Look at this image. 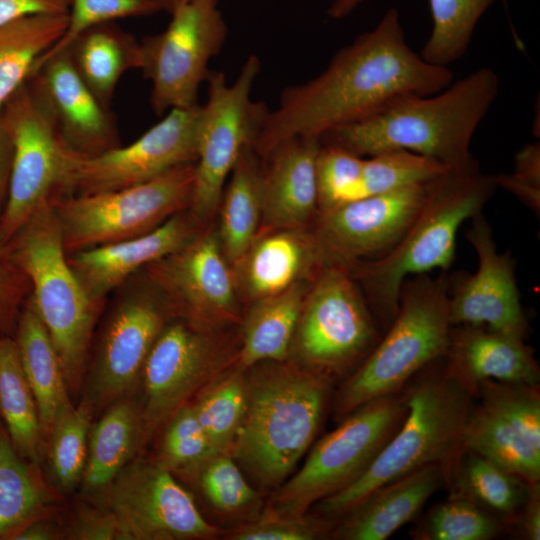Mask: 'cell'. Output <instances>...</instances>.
Wrapping results in <instances>:
<instances>
[{
  "mask_svg": "<svg viewBox=\"0 0 540 540\" xmlns=\"http://www.w3.org/2000/svg\"><path fill=\"white\" fill-rule=\"evenodd\" d=\"M109 296L94 332L80 395L94 417L115 401L138 393L148 354L175 316L142 270Z\"/></svg>",
  "mask_w": 540,
  "mask_h": 540,
  "instance_id": "cell-8",
  "label": "cell"
},
{
  "mask_svg": "<svg viewBox=\"0 0 540 540\" xmlns=\"http://www.w3.org/2000/svg\"><path fill=\"white\" fill-rule=\"evenodd\" d=\"M364 157L321 143L317 158L319 212L363 198L361 172Z\"/></svg>",
  "mask_w": 540,
  "mask_h": 540,
  "instance_id": "cell-44",
  "label": "cell"
},
{
  "mask_svg": "<svg viewBox=\"0 0 540 540\" xmlns=\"http://www.w3.org/2000/svg\"><path fill=\"white\" fill-rule=\"evenodd\" d=\"M157 464L184 475L217 452L201 427L191 401L178 410L161 430Z\"/></svg>",
  "mask_w": 540,
  "mask_h": 540,
  "instance_id": "cell-43",
  "label": "cell"
},
{
  "mask_svg": "<svg viewBox=\"0 0 540 540\" xmlns=\"http://www.w3.org/2000/svg\"><path fill=\"white\" fill-rule=\"evenodd\" d=\"M31 284L6 245L0 244V333L13 336Z\"/></svg>",
  "mask_w": 540,
  "mask_h": 540,
  "instance_id": "cell-48",
  "label": "cell"
},
{
  "mask_svg": "<svg viewBox=\"0 0 540 540\" xmlns=\"http://www.w3.org/2000/svg\"><path fill=\"white\" fill-rule=\"evenodd\" d=\"M497 187H503L520 199L534 213H540V146L532 143L515 155L510 174L494 176Z\"/></svg>",
  "mask_w": 540,
  "mask_h": 540,
  "instance_id": "cell-49",
  "label": "cell"
},
{
  "mask_svg": "<svg viewBox=\"0 0 540 540\" xmlns=\"http://www.w3.org/2000/svg\"><path fill=\"white\" fill-rule=\"evenodd\" d=\"M333 524L322 518L280 513L269 507L261 516L237 527L231 540H313L332 531Z\"/></svg>",
  "mask_w": 540,
  "mask_h": 540,
  "instance_id": "cell-47",
  "label": "cell"
},
{
  "mask_svg": "<svg viewBox=\"0 0 540 540\" xmlns=\"http://www.w3.org/2000/svg\"><path fill=\"white\" fill-rule=\"evenodd\" d=\"M26 81L70 151L94 156L121 146L110 108L82 81L66 51L37 61Z\"/></svg>",
  "mask_w": 540,
  "mask_h": 540,
  "instance_id": "cell-21",
  "label": "cell"
},
{
  "mask_svg": "<svg viewBox=\"0 0 540 540\" xmlns=\"http://www.w3.org/2000/svg\"><path fill=\"white\" fill-rule=\"evenodd\" d=\"M0 420L15 449L41 466L46 445L37 404L13 336L0 333Z\"/></svg>",
  "mask_w": 540,
  "mask_h": 540,
  "instance_id": "cell-33",
  "label": "cell"
},
{
  "mask_svg": "<svg viewBox=\"0 0 540 540\" xmlns=\"http://www.w3.org/2000/svg\"><path fill=\"white\" fill-rule=\"evenodd\" d=\"M307 288L304 282L253 300L243 327L240 367L284 361L291 350Z\"/></svg>",
  "mask_w": 540,
  "mask_h": 540,
  "instance_id": "cell-31",
  "label": "cell"
},
{
  "mask_svg": "<svg viewBox=\"0 0 540 540\" xmlns=\"http://www.w3.org/2000/svg\"><path fill=\"white\" fill-rule=\"evenodd\" d=\"M228 263L217 232H199L142 271L164 295L175 316L208 330L237 315L236 281Z\"/></svg>",
  "mask_w": 540,
  "mask_h": 540,
  "instance_id": "cell-19",
  "label": "cell"
},
{
  "mask_svg": "<svg viewBox=\"0 0 540 540\" xmlns=\"http://www.w3.org/2000/svg\"><path fill=\"white\" fill-rule=\"evenodd\" d=\"M62 494L18 453L0 420V540H16L30 523L60 512Z\"/></svg>",
  "mask_w": 540,
  "mask_h": 540,
  "instance_id": "cell-28",
  "label": "cell"
},
{
  "mask_svg": "<svg viewBox=\"0 0 540 540\" xmlns=\"http://www.w3.org/2000/svg\"><path fill=\"white\" fill-rule=\"evenodd\" d=\"M142 411L138 393L109 405L91 426L81 480L83 494L98 498L142 450Z\"/></svg>",
  "mask_w": 540,
  "mask_h": 540,
  "instance_id": "cell-27",
  "label": "cell"
},
{
  "mask_svg": "<svg viewBox=\"0 0 540 540\" xmlns=\"http://www.w3.org/2000/svg\"><path fill=\"white\" fill-rule=\"evenodd\" d=\"M445 485L439 465H427L372 491L333 527L342 540H386L413 520L430 497Z\"/></svg>",
  "mask_w": 540,
  "mask_h": 540,
  "instance_id": "cell-26",
  "label": "cell"
},
{
  "mask_svg": "<svg viewBox=\"0 0 540 540\" xmlns=\"http://www.w3.org/2000/svg\"><path fill=\"white\" fill-rule=\"evenodd\" d=\"M505 524L473 501L450 494L412 532L416 540H491Z\"/></svg>",
  "mask_w": 540,
  "mask_h": 540,
  "instance_id": "cell-40",
  "label": "cell"
},
{
  "mask_svg": "<svg viewBox=\"0 0 540 540\" xmlns=\"http://www.w3.org/2000/svg\"><path fill=\"white\" fill-rule=\"evenodd\" d=\"M453 82L448 67L426 62L406 43L399 12L339 50L314 78L286 87L254 143L267 155L296 137H318L367 118L409 95H432Z\"/></svg>",
  "mask_w": 540,
  "mask_h": 540,
  "instance_id": "cell-1",
  "label": "cell"
},
{
  "mask_svg": "<svg viewBox=\"0 0 540 540\" xmlns=\"http://www.w3.org/2000/svg\"><path fill=\"white\" fill-rule=\"evenodd\" d=\"M449 167L429 157L403 150H387L364 158L363 197L430 182Z\"/></svg>",
  "mask_w": 540,
  "mask_h": 540,
  "instance_id": "cell-42",
  "label": "cell"
},
{
  "mask_svg": "<svg viewBox=\"0 0 540 540\" xmlns=\"http://www.w3.org/2000/svg\"><path fill=\"white\" fill-rule=\"evenodd\" d=\"M465 450L474 452L519 476L540 482V449L529 443L501 414L480 401L472 406L464 432Z\"/></svg>",
  "mask_w": 540,
  "mask_h": 540,
  "instance_id": "cell-34",
  "label": "cell"
},
{
  "mask_svg": "<svg viewBox=\"0 0 540 540\" xmlns=\"http://www.w3.org/2000/svg\"><path fill=\"white\" fill-rule=\"evenodd\" d=\"M437 361L403 391L405 418L365 472L317 503L322 514L342 517L375 489L427 465H439L448 486L465 451L463 432L475 394Z\"/></svg>",
  "mask_w": 540,
  "mask_h": 540,
  "instance_id": "cell-4",
  "label": "cell"
},
{
  "mask_svg": "<svg viewBox=\"0 0 540 540\" xmlns=\"http://www.w3.org/2000/svg\"><path fill=\"white\" fill-rule=\"evenodd\" d=\"M197 223L185 210L143 235L73 252L67 260L86 295L105 303L134 274L194 238L200 232Z\"/></svg>",
  "mask_w": 540,
  "mask_h": 540,
  "instance_id": "cell-22",
  "label": "cell"
},
{
  "mask_svg": "<svg viewBox=\"0 0 540 540\" xmlns=\"http://www.w3.org/2000/svg\"><path fill=\"white\" fill-rule=\"evenodd\" d=\"M446 369L475 394L488 380L539 386L540 371L525 339L485 327L451 326Z\"/></svg>",
  "mask_w": 540,
  "mask_h": 540,
  "instance_id": "cell-23",
  "label": "cell"
},
{
  "mask_svg": "<svg viewBox=\"0 0 540 540\" xmlns=\"http://www.w3.org/2000/svg\"><path fill=\"white\" fill-rule=\"evenodd\" d=\"M331 377L304 365L271 363L246 376V409L231 456L265 488L280 486L321 425Z\"/></svg>",
  "mask_w": 540,
  "mask_h": 540,
  "instance_id": "cell-3",
  "label": "cell"
},
{
  "mask_svg": "<svg viewBox=\"0 0 540 540\" xmlns=\"http://www.w3.org/2000/svg\"><path fill=\"white\" fill-rule=\"evenodd\" d=\"M511 527L523 539H540V482L529 484L525 502Z\"/></svg>",
  "mask_w": 540,
  "mask_h": 540,
  "instance_id": "cell-52",
  "label": "cell"
},
{
  "mask_svg": "<svg viewBox=\"0 0 540 540\" xmlns=\"http://www.w3.org/2000/svg\"><path fill=\"white\" fill-rule=\"evenodd\" d=\"M201 105L177 108L127 146L83 156L70 152L69 195L122 189L197 159ZM68 196V195H67Z\"/></svg>",
  "mask_w": 540,
  "mask_h": 540,
  "instance_id": "cell-16",
  "label": "cell"
},
{
  "mask_svg": "<svg viewBox=\"0 0 540 540\" xmlns=\"http://www.w3.org/2000/svg\"><path fill=\"white\" fill-rule=\"evenodd\" d=\"M94 414L88 403L66 408L56 419L46 445L54 486L67 493L80 485L84 473L89 433Z\"/></svg>",
  "mask_w": 540,
  "mask_h": 540,
  "instance_id": "cell-38",
  "label": "cell"
},
{
  "mask_svg": "<svg viewBox=\"0 0 540 540\" xmlns=\"http://www.w3.org/2000/svg\"><path fill=\"white\" fill-rule=\"evenodd\" d=\"M58 539H63V523L56 519V514L30 523L16 537V540Z\"/></svg>",
  "mask_w": 540,
  "mask_h": 540,
  "instance_id": "cell-54",
  "label": "cell"
},
{
  "mask_svg": "<svg viewBox=\"0 0 540 540\" xmlns=\"http://www.w3.org/2000/svg\"><path fill=\"white\" fill-rule=\"evenodd\" d=\"M154 1L158 4L161 11H166L167 13L171 14L177 7H179L182 3H184L187 0H154Z\"/></svg>",
  "mask_w": 540,
  "mask_h": 540,
  "instance_id": "cell-56",
  "label": "cell"
},
{
  "mask_svg": "<svg viewBox=\"0 0 540 540\" xmlns=\"http://www.w3.org/2000/svg\"><path fill=\"white\" fill-rule=\"evenodd\" d=\"M215 354L207 330L178 316L168 321L152 346L141 374L138 395L142 449L203 387L214 368Z\"/></svg>",
  "mask_w": 540,
  "mask_h": 540,
  "instance_id": "cell-17",
  "label": "cell"
},
{
  "mask_svg": "<svg viewBox=\"0 0 540 540\" xmlns=\"http://www.w3.org/2000/svg\"><path fill=\"white\" fill-rule=\"evenodd\" d=\"M253 147L240 155L220 200L218 234L227 261L235 266L257 236L262 219V178Z\"/></svg>",
  "mask_w": 540,
  "mask_h": 540,
  "instance_id": "cell-32",
  "label": "cell"
},
{
  "mask_svg": "<svg viewBox=\"0 0 540 540\" xmlns=\"http://www.w3.org/2000/svg\"><path fill=\"white\" fill-rule=\"evenodd\" d=\"M184 475L196 481L205 499L220 513L241 515L257 506L258 494L231 454L215 453Z\"/></svg>",
  "mask_w": 540,
  "mask_h": 540,
  "instance_id": "cell-41",
  "label": "cell"
},
{
  "mask_svg": "<svg viewBox=\"0 0 540 540\" xmlns=\"http://www.w3.org/2000/svg\"><path fill=\"white\" fill-rule=\"evenodd\" d=\"M63 51L82 81L108 108L121 77L141 67L140 42L115 22L83 31Z\"/></svg>",
  "mask_w": 540,
  "mask_h": 540,
  "instance_id": "cell-30",
  "label": "cell"
},
{
  "mask_svg": "<svg viewBox=\"0 0 540 540\" xmlns=\"http://www.w3.org/2000/svg\"><path fill=\"white\" fill-rule=\"evenodd\" d=\"M496 187L494 176L482 173L476 161L449 169L431 182L420 212L391 250L346 268L361 281L382 327L395 318L408 276L450 268L460 226L481 212Z\"/></svg>",
  "mask_w": 540,
  "mask_h": 540,
  "instance_id": "cell-5",
  "label": "cell"
},
{
  "mask_svg": "<svg viewBox=\"0 0 540 540\" xmlns=\"http://www.w3.org/2000/svg\"><path fill=\"white\" fill-rule=\"evenodd\" d=\"M500 82L490 68H479L440 92L399 98L375 114L334 128L322 144L369 157L403 149L451 169L474 163L473 135L496 100Z\"/></svg>",
  "mask_w": 540,
  "mask_h": 540,
  "instance_id": "cell-2",
  "label": "cell"
},
{
  "mask_svg": "<svg viewBox=\"0 0 540 540\" xmlns=\"http://www.w3.org/2000/svg\"><path fill=\"white\" fill-rule=\"evenodd\" d=\"M529 484L496 463L465 450L447 488L450 494L473 501L511 527L525 502Z\"/></svg>",
  "mask_w": 540,
  "mask_h": 540,
  "instance_id": "cell-36",
  "label": "cell"
},
{
  "mask_svg": "<svg viewBox=\"0 0 540 540\" xmlns=\"http://www.w3.org/2000/svg\"><path fill=\"white\" fill-rule=\"evenodd\" d=\"M246 376L238 368L203 388L191 401L195 415L217 452L230 454L246 409Z\"/></svg>",
  "mask_w": 540,
  "mask_h": 540,
  "instance_id": "cell-37",
  "label": "cell"
},
{
  "mask_svg": "<svg viewBox=\"0 0 540 540\" xmlns=\"http://www.w3.org/2000/svg\"><path fill=\"white\" fill-rule=\"evenodd\" d=\"M12 157V134L0 110V218L8 195Z\"/></svg>",
  "mask_w": 540,
  "mask_h": 540,
  "instance_id": "cell-53",
  "label": "cell"
},
{
  "mask_svg": "<svg viewBox=\"0 0 540 540\" xmlns=\"http://www.w3.org/2000/svg\"><path fill=\"white\" fill-rule=\"evenodd\" d=\"M195 163L134 186L52 200L67 254L143 235L188 210Z\"/></svg>",
  "mask_w": 540,
  "mask_h": 540,
  "instance_id": "cell-10",
  "label": "cell"
},
{
  "mask_svg": "<svg viewBox=\"0 0 540 540\" xmlns=\"http://www.w3.org/2000/svg\"><path fill=\"white\" fill-rule=\"evenodd\" d=\"M71 0H0V26L36 14H68Z\"/></svg>",
  "mask_w": 540,
  "mask_h": 540,
  "instance_id": "cell-51",
  "label": "cell"
},
{
  "mask_svg": "<svg viewBox=\"0 0 540 540\" xmlns=\"http://www.w3.org/2000/svg\"><path fill=\"white\" fill-rule=\"evenodd\" d=\"M450 329L448 279L423 274L405 280L398 312L385 335L339 390L336 416L345 418L371 400L403 390L444 357Z\"/></svg>",
  "mask_w": 540,
  "mask_h": 540,
  "instance_id": "cell-7",
  "label": "cell"
},
{
  "mask_svg": "<svg viewBox=\"0 0 540 540\" xmlns=\"http://www.w3.org/2000/svg\"><path fill=\"white\" fill-rule=\"evenodd\" d=\"M318 137L287 140L267 156L263 171L262 220L268 229L305 227L318 208Z\"/></svg>",
  "mask_w": 540,
  "mask_h": 540,
  "instance_id": "cell-24",
  "label": "cell"
},
{
  "mask_svg": "<svg viewBox=\"0 0 540 540\" xmlns=\"http://www.w3.org/2000/svg\"><path fill=\"white\" fill-rule=\"evenodd\" d=\"M380 340L354 277L325 265L307 288L292 347L299 364L328 376L365 359Z\"/></svg>",
  "mask_w": 540,
  "mask_h": 540,
  "instance_id": "cell-12",
  "label": "cell"
},
{
  "mask_svg": "<svg viewBox=\"0 0 540 540\" xmlns=\"http://www.w3.org/2000/svg\"><path fill=\"white\" fill-rule=\"evenodd\" d=\"M67 21L68 14H36L0 26V110L61 38Z\"/></svg>",
  "mask_w": 540,
  "mask_h": 540,
  "instance_id": "cell-35",
  "label": "cell"
},
{
  "mask_svg": "<svg viewBox=\"0 0 540 540\" xmlns=\"http://www.w3.org/2000/svg\"><path fill=\"white\" fill-rule=\"evenodd\" d=\"M466 237L478 257L474 274L460 273L448 281L451 326L469 325L525 339L528 321L516 283L515 262L499 252L489 223L480 213Z\"/></svg>",
  "mask_w": 540,
  "mask_h": 540,
  "instance_id": "cell-20",
  "label": "cell"
},
{
  "mask_svg": "<svg viewBox=\"0 0 540 540\" xmlns=\"http://www.w3.org/2000/svg\"><path fill=\"white\" fill-rule=\"evenodd\" d=\"M1 113L13 139L6 204L0 218L5 245L43 203L69 195L70 150L25 81Z\"/></svg>",
  "mask_w": 540,
  "mask_h": 540,
  "instance_id": "cell-13",
  "label": "cell"
},
{
  "mask_svg": "<svg viewBox=\"0 0 540 540\" xmlns=\"http://www.w3.org/2000/svg\"><path fill=\"white\" fill-rule=\"evenodd\" d=\"M260 70V60L252 54L231 84L223 72L210 70L208 74V97L201 105L195 182L188 209L197 221L210 218L217 210L240 155L247 147H254L269 111L265 103L251 97Z\"/></svg>",
  "mask_w": 540,
  "mask_h": 540,
  "instance_id": "cell-11",
  "label": "cell"
},
{
  "mask_svg": "<svg viewBox=\"0 0 540 540\" xmlns=\"http://www.w3.org/2000/svg\"><path fill=\"white\" fill-rule=\"evenodd\" d=\"M170 15L162 32L140 42V70L151 82L150 104L158 115L198 104L209 63L228 33L218 0H187Z\"/></svg>",
  "mask_w": 540,
  "mask_h": 540,
  "instance_id": "cell-14",
  "label": "cell"
},
{
  "mask_svg": "<svg viewBox=\"0 0 540 540\" xmlns=\"http://www.w3.org/2000/svg\"><path fill=\"white\" fill-rule=\"evenodd\" d=\"M75 505L63 523V539L119 540L118 523L113 512L101 501L90 499Z\"/></svg>",
  "mask_w": 540,
  "mask_h": 540,
  "instance_id": "cell-50",
  "label": "cell"
},
{
  "mask_svg": "<svg viewBox=\"0 0 540 540\" xmlns=\"http://www.w3.org/2000/svg\"><path fill=\"white\" fill-rule=\"evenodd\" d=\"M114 514L119 540L212 539L208 522L174 474L153 459L135 457L96 498Z\"/></svg>",
  "mask_w": 540,
  "mask_h": 540,
  "instance_id": "cell-15",
  "label": "cell"
},
{
  "mask_svg": "<svg viewBox=\"0 0 540 540\" xmlns=\"http://www.w3.org/2000/svg\"><path fill=\"white\" fill-rule=\"evenodd\" d=\"M496 0H429L432 30L420 56L448 67L467 51L475 27Z\"/></svg>",
  "mask_w": 540,
  "mask_h": 540,
  "instance_id": "cell-39",
  "label": "cell"
},
{
  "mask_svg": "<svg viewBox=\"0 0 540 540\" xmlns=\"http://www.w3.org/2000/svg\"><path fill=\"white\" fill-rule=\"evenodd\" d=\"M432 181L366 196L320 213L314 234L325 265L346 268L391 250L420 212Z\"/></svg>",
  "mask_w": 540,
  "mask_h": 540,
  "instance_id": "cell-18",
  "label": "cell"
},
{
  "mask_svg": "<svg viewBox=\"0 0 540 540\" xmlns=\"http://www.w3.org/2000/svg\"><path fill=\"white\" fill-rule=\"evenodd\" d=\"M324 266L314 232L298 227L257 235L236 268L243 291L255 300L314 278Z\"/></svg>",
  "mask_w": 540,
  "mask_h": 540,
  "instance_id": "cell-25",
  "label": "cell"
},
{
  "mask_svg": "<svg viewBox=\"0 0 540 540\" xmlns=\"http://www.w3.org/2000/svg\"><path fill=\"white\" fill-rule=\"evenodd\" d=\"M31 284L30 302L59 356L72 400L81 395L92 339L105 303L91 300L67 260L52 200L5 244Z\"/></svg>",
  "mask_w": 540,
  "mask_h": 540,
  "instance_id": "cell-6",
  "label": "cell"
},
{
  "mask_svg": "<svg viewBox=\"0 0 540 540\" xmlns=\"http://www.w3.org/2000/svg\"><path fill=\"white\" fill-rule=\"evenodd\" d=\"M406 412L403 390L354 410L316 443L303 466L280 485L270 508L305 514L312 505L349 486L398 430Z\"/></svg>",
  "mask_w": 540,
  "mask_h": 540,
  "instance_id": "cell-9",
  "label": "cell"
},
{
  "mask_svg": "<svg viewBox=\"0 0 540 540\" xmlns=\"http://www.w3.org/2000/svg\"><path fill=\"white\" fill-rule=\"evenodd\" d=\"M13 338L37 404L42 436L47 445L57 417L74 402L57 351L29 296L22 306Z\"/></svg>",
  "mask_w": 540,
  "mask_h": 540,
  "instance_id": "cell-29",
  "label": "cell"
},
{
  "mask_svg": "<svg viewBox=\"0 0 540 540\" xmlns=\"http://www.w3.org/2000/svg\"><path fill=\"white\" fill-rule=\"evenodd\" d=\"M159 11L154 0H71L65 32L37 61L63 51L79 34L93 26Z\"/></svg>",
  "mask_w": 540,
  "mask_h": 540,
  "instance_id": "cell-46",
  "label": "cell"
},
{
  "mask_svg": "<svg viewBox=\"0 0 540 540\" xmlns=\"http://www.w3.org/2000/svg\"><path fill=\"white\" fill-rule=\"evenodd\" d=\"M476 396L540 449L539 386L488 380L477 386Z\"/></svg>",
  "mask_w": 540,
  "mask_h": 540,
  "instance_id": "cell-45",
  "label": "cell"
},
{
  "mask_svg": "<svg viewBox=\"0 0 540 540\" xmlns=\"http://www.w3.org/2000/svg\"><path fill=\"white\" fill-rule=\"evenodd\" d=\"M363 0H334L327 13L335 19L349 15Z\"/></svg>",
  "mask_w": 540,
  "mask_h": 540,
  "instance_id": "cell-55",
  "label": "cell"
}]
</instances>
